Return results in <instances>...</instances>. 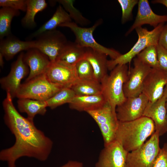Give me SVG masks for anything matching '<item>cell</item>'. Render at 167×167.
<instances>
[{"label": "cell", "instance_id": "obj_1", "mask_svg": "<svg viewBox=\"0 0 167 167\" xmlns=\"http://www.w3.org/2000/svg\"><path fill=\"white\" fill-rule=\"evenodd\" d=\"M10 93L2 102L5 123L15 138L11 147L2 150L0 160L7 162L8 167H16L17 160L22 157L46 161L50 155L53 143L35 126L33 120L21 115L15 107Z\"/></svg>", "mask_w": 167, "mask_h": 167}, {"label": "cell", "instance_id": "obj_2", "mask_svg": "<svg viewBox=\"0 0 167 167\" xmlns=\"http://www.w3.org/2000/svg\"><path fill=\"white\" fill-rule=\"evenodd\" d=\"M155 131L154 122L146 117L130 121H118L115 140L130 152L142 146Z\"/></svg>", "mask_w": 167, "mask_h": 167}, {"label": "cell", "instance_id": "obj_3", "mask_svg": "<svg viewBox=\"0 0 167 167\" xmlns=\"http://www.w3.org/2000/svg\"><path fill=\"white\" fill-rule=\"evenodd\" d=\"M128 72L126 64L118 65L101 82L102 94L116 113L117 107L122 103L126 98L124 93L123 87L127 79Z\"/></svg>", "mask_w": 167, "mask_h": 167}, {"label": "cell", "instance_id": "obj_4", "mask_svg": "<svg viewBox=\"0 0 167 167\" xmlns=\"http://www.w3.org/2000/svg\"><path fill=\"white\" fill-rule=\"evenodd\" d=\"M164 23L160 24L151 31L142 27L136 28L135 30L138 36L136 43L126 53L121 54L115 59L108 60V70L111 71L118 65L130 63L136 56L146 48L151 45H156L158 44L159 38Z\"/></svg>", "mask_w": 167, "mask_h": 167}, {"label": "cell", "instance_id": "obj_5", "mask_svg": "<svg viewBox=\"0 0 167 167\" xmlns=\"http://www.w3.org/2000/svg\"><path fill=\"white\" fill-rule=\"evenodd\" d=\"M63 88L51 83L44 74L21 84L16 97L45 101Z\"/></svg>", "mask_w": 167, "mask_h": 167}, {"label": "cell", "instance_id": "obj_6", "mask_svg": "<svg viewBox=\"0 0 167 167\" xmlns=\"http://www.w3.org/2000/svg\"><path fill=\"white\" fill-rule=\"evenodd\" d=\"M102 20H98L92 27L84 28L79 26L75 22H69L60 24L59 26L69 28L74 33L75 42L79 46L92 49L104 53L109 56L111 59H114L121 55L118 51L113 49L106 48L99 44L95 40L93 32L101 23Z\"/></svg>", "mask_w": 167, "mask_h": 167}, {"label": "cell", "instance_id": "obj_7", "mask_svg": "<svg viewBox=\"0 0 167 167\" xmlns=\"http://www.w3.org/2000/svg\"><path fill=\"white\" fill-rule=\"evenodd\" d=\"M86 112L98 126L103 137L104 146L115 140L118 120L116 113L108 102Z\"/></svg>", "mask_w": 167, "mask_h": 167}, {"label": "cell", "instance_id": "obj_8", "mask_svg": "<svg viewBox=\"0 0 167 167\" xmlns=\"http://www.w3.org/2000/svg\"><path fill=\"white\" fill-rule=\"evenodd\" d=\"M159 137L155 131L140 147L129 152L127 157L128 167H153L161 149Z\"/></svg>", "mask_w": 167, "mask_h": 167}, {"label": "cell", "instance_id": "obj_9", "mask_svg": "<svg viewBox=\"0 0 167 167\" xmlns=\"http://www.w3.org/2000/svg\"><path fill=\"white\" fill-rule=\"evenodd\" d=\"M35 47L55 62L68 42L65 36L56 29L44 32L37 37Z\"/></svg>", "mask_w": 167, "mask_h": 167}, {"label": "cell", "instance_id": "obj_10", "mask_svg": "<svg viewBox=\"0 0 167 167\" xmlns=\"http://www.w3.org/2000/svg\"><path fill=\"white\" fill-rule=\"evenodd\" d=\"M133 61L134 66L129 70L123 87L126 98L136 97L142 93L144 79L151 69L137 57Z\"/></svg>", "mask_w": 167, "mask_h": 167}, {"label": "cell", "instance_id": "obj_11", "mask_svg": "<svg viewBox=\"0 0 167 167\" xmlns=\"http://www.w3.org/2000/svg\"><path fill=\"white\" fill-rule=\"evenodd\" d=\"M45 74L51 83L63 88H71L79 79L75 66L58 61L51 62Z\"/></svg>", "mask_w": 167, "mask_h": 167}, {"label": "cell", "instance_id": "obj_12", "mask_svg": "<svg viewBox=\"0 0 167 167\" xmlns=\"http://www.w3.org/2000/svg\"><path fill=\"white\" fill-rule=\"evenodd\" d=\"M24 54L23 52L20 53L16 60L12 64L9 74L0 80L2 88L6 93H10L12 99L16 97L21 84V80L28 73V66L24 59Z\"/></svg>", "mask_w": 167, "mask_h": 167}, {"label": "cell", "instance_id": "obj_13", "mask_svg": "<svg viewBox=\"0 0 167 167\" xmlns=\"http://www.w3.org/2000/svg\"><path fill=\"white\" fill-rule=\"evenodd\" d=\"M104 146L96 167H128L127 157L129 152L118 141L115 140Z\"/></svg>", "mask_w": 167, "mask_h": 167}, {"label": "cell", "instance_id": "obj_14", "mask_svg": "<svg viewBox=\"0 0 167 167\" xmlns=\"http://www.w3.org/2000/svg\"><path fill=\"white\" fill-rule=\"evenodd\" d=\"M148 102L147 97L142 93L136 97L126 98L116 108L117 119L119 121L128 122L143 116Z\"/></svg>", "mask_w": 167, "mask_h": 167}, {"label": "cell", "instance_id": "obj_15", "mask_svg": "<svg viewBox=\"0 0 167 167\" xmlns=\"http://www.w3.org/2000/svg\"><path fill=\"white\" fill-rule=\"evenodd\" d=\"M167 83V72L160 68H151L144 79L142 93L149 102H154L162 96Z\"/></svg>", "mask_w": 167, "mask_h": 167}, {"label": "cell", "instance_id": "obj_16", "mask_svg": "<svg viewBox=\"0 0 167 167\" xmlns=\"http://www.w3.org/2000/svg\"><path fill=\"white\" fill-rule=\"evenodd\" d=\"M138 4V10L135 20L126 33V36L143 25L149 24L154 28L160 24L167 22V15H159L154 13L148 0H139Z\"/></svg>", "mask_w": 167, "mask_h": 167}, {"label": "cell", "instance_id": "obj_17", "mask_svg": "<svg viewBox=\"0 0 167 167\" xmlns=\"http://www.w3.org/2000/svg\"><path fill=\"white\" fill-rule=\"evenodd\" d=\"M165 95L154 102H149L143 116L151 119L154 123L155 131L159 136L167 132V116Z\"/></svg>", "mask_w": 167, "mask_h": 167}, {"label": "cell", "instance_id": "obj_18", "mask_svg": "<svg viewBox=\"0 0 167 167\" xmlns=\"http://www.w3.org/2000/svg\"><path fill=\"white\" fill-rule=\"evenodd\" d=\"M24 59L30 69L25 81L45 74L51 63L47 56L36 48L27 50L24 54Z\"/></svg>", "mask_w": 167, "mask_h": 167}, {"label": "cell", "instance_id": "obj_19", "mask_svg": "<svg viewBox=\"0 0 167 167\" xmlns=\"http://www.w3.org/2000/svg\"><path fill=\"white\" fill-rule=\"evenodd\" d=\"M35 45L34 40L24 41L11 35L0 40V53L9 61L20 52L35 48Z\"/></svg>", "mask_w": 167, "mask_h": 167}, {"label": "cell", "instance_id": "obj_20", "mask_svg": "<svg viewBox=\"0 0 167 167\" xmlns=\"http://www.w3.org/2000/svg\"><path fill=\"white\" fill-rule=\"evenodd\" d=\"M107 56L104 53L87 48L84 58L88 60L92 66L94 79L100 83L108 75Z\"/></svg>", "mask_w": 167, "mask_h": 167}, {"label": "cell", "instance_id": "obj_21", "mask_svg": "<svg viewBox=\"0 0 167 167\" xmlns=\"http://www.w3.org/2000/svg\"><path fill=\"white\" fill-rule=\"evenodd\" d=\"M87 48L78 45L75 42L68 41L55 61L75 66L80 60L84 58Z\"/></svg>", "mask_w": 167, "mask_h": 167}, {"label": "cell", "instance_id": "obj_22", "mask_svg": "<svg viewBox=\"0 0 167 167\" xmlns=\"http://www.w3.org/2000/svg\"><path fill=\"white\" fill-rule=\"evenodd\" d=\"M106 102L102 94L89 96H75L69 105L71 109L87 112L102 105Z\"/></svg>", "mask_w": 167, "mask_h": 167}, {"label": "cell", "instance_id": "obj_23", "mask_svg": "<svg viewBox=\"0 0 167 167\" xmlns=\"http://www.w3.org/2000/svg\"><path fill=\"white\" fill-rule=\"evenodd\" d=\"M71 21L68 13L62 6L59 5L52 17L30 35L28 39L30 40L33 38L36 37L44 32L55 29L57 27L59 26L61 24L72 22Z\"/></svg>", "mask_w": 167, "mask_h": 167}, {"label": "cell", "instance_id": "obj_24", "mask_svg": "<svg viewBox=\"0 0 167 167\" xmlns=\"http://www.w3.org/2000/svg\"><path fill=\"white\" fill-rule=\"evenodd\" d=\"M17 107L20 112L26 113L27 118L33 121L36 115H44L45 114L47 106L46 101L20 98L17 101Z\"/></svg>", "mask_w": 167, "mask_h": 167}, {"label": "cell", "instance_id": "obj_25", "mask_svg": "<svg viewBox=\"0 0 167 167\" xmlns=\"http://www.w3.org/2000/svg\"><path fill=\"white\" fill-rule=\"evenodd\" d=\"M71 88L74 91L75 96H89L102 94L101 83L94 79H79Z\"/></svg>", "mask_w": 167, "mask_h": 167}, {"label": "cell", "instance_id": "obj_26", "mask_svg": "<svg viewBox=\"0 0 167 167\" xmlns=\"http://www.w3.org/2000/svg\"><path fill=\"white\" fill-rule=\"evenodd\" d=\"M26 14L23 18L21 23L25 28H31L36 26L35 17L36 14L45 9L47 3L45 0H26Z\"/></svg>", "mask_w": 167, "mask_h": 167}, {"label": "cell", "instance_id": "obj_27", "mask_svg": "<svg viewBox=\"0 0 167 167\" xmlns=\"http://www.w3.org/2000/svg\"><path fill=\"white\" fill-rule=\"evenodd\" d=\"M19 11L11 8L2 7L0 9V39L11 34V24L13 18L20 14Z\"/></svg>", "mask_w": 167, "mask_h": 167}, {"label": "cell", "instance_id": "obj_28", "mask_svg": "<svg viewBox=\"0 0 167 167\" xmlns=\"http://www.w3.org/2000/svg\"><path fill=\"white\" fill-rule=\"evenodd\" d=\"M75 96L70 88H63L45 101L47 107L54 109L66 103H69Z\"/></svg>", "mask_w": 167, "mask_h": 167}, {"label": "cell", "instance_id": "obj_29", "mask_svg": "<svg viewBox=\"0 0 167 167\" xmlns=\"http://www.w3.org/2000/svg\"><path fill=\"white\" fill-rule=\"evenodd\" d=\"M56 1L62 5L71 19H73L77 24L83 26L90 24V21L83 16L81 13L73 5L74 0H59Z\"/></svg>", "mask_w": 167, "mask_h": 167}, {"label": "cell", "instance_id": "obj_30", "mask_svg": "<svg viewBox=\"0 0 167 167\" xmlns=\"http://www.w3.org/2000/svg\"><path fill=\"white\" fill-rule=\"evenodd\" d=\"M156 45H151L147 47L137 56L139 60L151 68H160Z\"/></svg>", "mask_w": 167, "mask_h": 167}, {"label": "cell", "instance_id": "obj_31", "mask_svg": "<svg viewBox=\"0 0 167 167\" xmlns=\"http://www.w3.org/2000/svg\"><path fill=\"white\" fill-rule=\"evenodd\" d=\"M78 78L79 79H94L93 68L90 62L84 58L75 66Z\"/></svg>", "mask_w": 167, "mask_h": 167}, {"label": "cell", "instance_id": "obj_32", "mask_svg": "<svg viewBox=\"0 0 167 167\" xmlns=\"http://www.w3.org/2000/svg\"><path fill=\"white\" fill-rule=\"evenodd\" d=\"M138 0H118L122 10L121 23L124 24L132 17V11L135 6L138 2Z\"/></svg>", "mask_w": 167, "mask_h": 167}, {"label": "cell", "instance_id": "obj_33", "mask_svg": "<svg viewBox=\"0 0 167 167\" xmlns=\"http://www.w3.org/2000/svg\"><path fill=\"white\" fill-rule=\"evenodd\" d=\"M0 6L2 7H9L26 12V0H0Z\"/></svg>", "mask_w": 167, "mask_h": 167}, {"label": "cell", "instance_id": "obj_34", "mask_svg": "<svg viewBox=\"0 0 167 167\" xmlns=\"http://www.w3.org/2000/svg\"><path fill=\"white\" fill-rule=\"evenodd\" d=\"M153 167H167V143L160 149Z\"/></svg>", "mask_w": 167, "mask_h": 167}, {"label": "cell", "instance_id": "obj_35", "mask_svg": "<svg viewBox=\"0 0 167 167\" xmlns=\"http://www.w3.org/2000/svg\"><path fill=\"white\" fill-rule=\"evenodd\" d=\"M156 48L160 68L167 72V49L158 44Z\"/></svg>", "mask_w": 167, "mask_h": 167}, {"label": "cell", "instance_id": "obj_36", "mask_svg": "<svg viewBox=\"0 0 167 167\" xmlns=\"http://www.w3.org/2000/svg\"><path fill=\"white\" fill-rule=\"evenodd\" d=\"M158 45L167 49V24L164 25L158 41Z\"/></svg>", "mask_w": 167, "mask_h": 167}, {"label": "cell", "instance_id": "obj_37", "mask_svg": "<svg viewBox=\"0 0 167 167\" xmlns=\"http://www.w3.org/2000/svg\"><path fill=\"white\" fill-rule=\"evenodd\" d=\"M59 167H83L82 163L76 161H69L64 165Z\"/></svg>", "mask_w": 167, "mask_h": 167}, {"label": "cell", "instance_id": "obj_38", "mask_svg": "<svg viewBox=\"0 0 167 167\" xmlns=\"http://www.w3.org/2000/svg\"><path fill=\"white\" fill-rule=\"evenodd\" d=\"M152 3H160L165 6L167 8V0H154L152 1Z\"/></svg>", "mask_w": 167, "mask_h": 167}, {"label": "cell", "instance_id": "obj_39", "mask_svg": "<svg viewBox=\"0 0 167 167\" xmlns=\"http://www.w3.org/2000/svg\"><path fill=\"white\" fill-rule=\"evenodd\" d=\"M4 57L2 54L0 53V66L2 67L4 65V61L3 59Z\"/></svg>", "mask_w": 167, "mask_h": 167}, {"label": "cell", "instance_id": "obj_40", "mask_svg": "<svg viewBox=\"0 0 167 167\" xmlns=\"http://www.w3.org/2000/svg\"><path fill=\"white\" fill-rule=\"evenodd\" d=\"M163 94L165 95L166 101L167 102V83L165 87Z\"/></svg>", "mask_w": 167, "mask_h": 167}, {"label": "cell", "instance_id": "obj_41", "mask_svg": "<svg viewBox=\"0 0 167 167\" xmlns=\"http://www.w3.org/2000/svg\"><path fill=\"white\" fill-rule=\"evenodd\" d=\"M165 107L166 110V112H167V102H166V104H165Z\"/></svg>", "mask_w": 167, "mask_h": 167}]
</instances>
